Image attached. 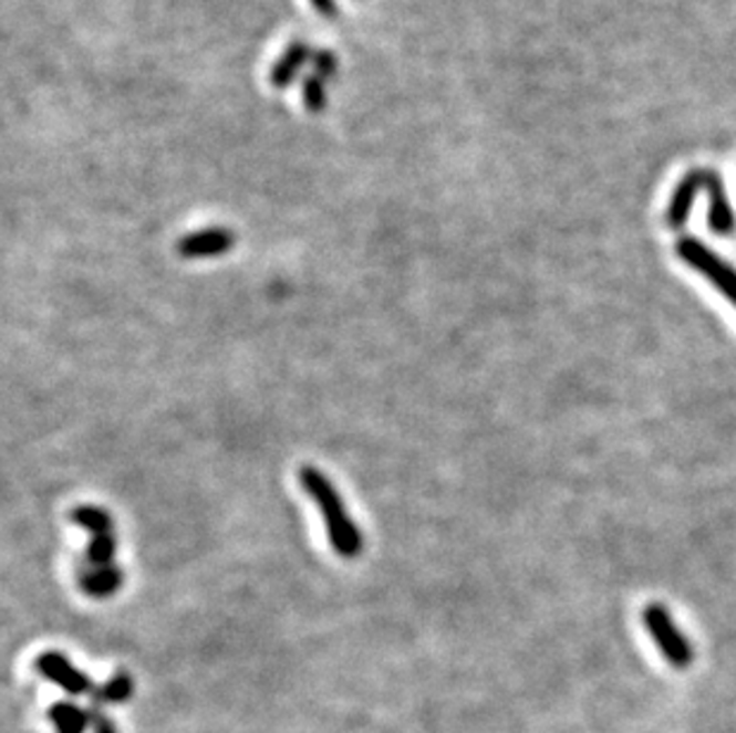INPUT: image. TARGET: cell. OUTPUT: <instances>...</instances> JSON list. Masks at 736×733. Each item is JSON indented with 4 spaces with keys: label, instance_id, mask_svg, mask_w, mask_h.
<instances>
[{
    "label": "cell",
    "instance_id": "1",
    "mask_svg": "<svg viewBox=\"0 0 736 733\" xmlns=\"http://www.w3.org/2000/svg\"><path fill=\"white\" fill-rule=\"evenodd\" d=\"M299 481H301L303 491L312 498V503L318 505V510L322 514L326 536H329V543H332L334 553L346 559H353L363 553V545H365L363 534H360V528L355 526L346 505H343L332 479H329L324 472H320L318 467L303 464L299 470Z\"/></svg>",
    "mask_w": 736,
    "mask_h": 733
},
{
    "label": "cell",
    "instance_id": "2",
    "mask_svg": "<svg viewBox=\"0 0 736 733\" xmlns=\"http://www.w3.org/2000/svg\"><path fill=\"white\" fill-rule=\"evenodd\" d=\"M677 255L682 262H686L688 268L696 270L703 279L719 291V295L736 307V268L729 264L725 258H719L711 245L694 237H682L677 241Z\"/></svg>",
    "mask_w": 736,
    "mask_h": 733
},
{
    "label": "cell",
    "instance_id": "3",
    "mask_svg": "<svg viewBox=\"0 0 736 733\" xmlns=\"http://www.w3.org/2000/svg\"><path fill=\"white\" fill-rule=\"evenodd\" d=\"M644 627L651 633L655 646L661 648L663 658L677 669H684L694 662V646L688 643V638L677 629V624L672 621V615L665 610L663 605H649L641 612Z\"/></svg>",
    "mask_w": 736,
    "mask_h": 733
},
{
    "label": "cell",
    "instance_id": "4",
    "mask_svg": "<svg viewBox=\"0 0 736 733\" xmlns=\"http://www.w3.org/2000/svg\"><path fill=\"white\" fill-rule=\"evenodd\" d=\"M37 672L45 679L55 683L58 689L65 691L72 698H82V695H91L96 691V685L89 679V674H84L82 669H76L65 655L58 652V650H45L37 658Z\"/></svg>",
    "mask_w": 736,
    "mask_h": 733
},
{
    "label": "cell",
    "instance_id": "5",
    "mask_svg": "<svg viewBox=\"0 0 736 733\" xmlns=\"http://www.w3.org/2000/svg\"><path fill=\"white\" fill-rule=\"evenodd\" d=\"M237 245V233L225 227H208L186 233L177 243V253L186 260H206L229 253Z\"/></svg>",
    "mask_w": 736,
    "mask_h": 733
},
{
    "label": "cell",
    "instance_id": "6",
    "mask_svg": "<svg viewBox=\"0 0 736 733\" xmlns=\"http://www.w3.org/2000/svg\"><path fill=\"white\" fill-rule=\"evenodd\" d=\"M706 193L711 196V212H708L711 229L717 233V237H734L736 214L729 202L725 181L719 179V175L713 169H708V177H706Z\"/></svg>",
    "mask_w": 736,
    "mask_h": 733
},
{
    "label": "cell",
    "instance_id": "7",
    "mask_svg": "<svg viewBox=\"0 0 736 733\" xmlns=\"http://www.w3.org/2000/svg\"><path fill=\"white\" fill-rule=\"evenodd\" d=\"M703 171L706 169L688 171V175L680 181L675 193H672L670 206L665 210V224L670 229H682L686 224L688 212H692L696 202V196L703 191Z\"/></svg>",
    "mask_w": 736,
    "mask_h": 733
},
{
    "label": "cell",
    "instance_id": "8",
    "mask_svg": "<svg viewBox=\"0 0 736 733\" xmlns=\"http://www.w3.org/2000/svg\"><path fill=\"white\" fill-rule=\"evenodd\" d=\"M76 582H80V588L86 593V596L107 598L122 588L124 572L120 565H105V567L80 565V569H76Z\"/></svg>",
    "mask_w": 736,
    "mask_h": 733
},
{
    "label": "cell",
    "instance_id": "9",
    "mask_svg": "<svg viewBox=\"0 0 736 733\" xmlns=\"http://www.w3.org/2000/svg\"><path fill=\"white\" fill-rule=\"evenodd\" d=\"M312 55L315 53L310 51V45L305 41H291L287 45V51L274 62V67L270 72V84L274 88H289L296 76H299V72L305 67V62L312 60Z\"/></svg>",
    "mask_w": 736,
    "mask_h": 733
},
{
    "label": "cell",
    "instance_id": "10",
    "mask_svg": "<svg viewBox=\"0 0 736 733\" xmlns=\"http://www.w3.org/2000/svg\"><path fill=\"white\" fill-rule=\"evenodd\" d=\"M49 720L58 733H86L91 726L89 710L70 703V700H62V703L51 705Z\"/></svg>",
    "mask_w": 736,
    "mask_h": 733
},
{
    "label": "cell",
    "instance_id": "11",
    "mask_svg": "<svg viewBox=\"0 0 736 733\" xmlns=\"http://www.w3.org/2000/svg\"><path fill=\"white\" fill-rule=\"evenodd\" d=\"M132 693H134V679L127 672H117L103 685H96V691L91 693V708L103 710L105 705L127 703Z\"/></svg>",
    "mask_w": 736,
    "mask_h": 733
},
{
    "label": "cell",
    "instance_id": "12",
    "mask_svg": "<svg viewBox=\"0 0 736 733\" xmlns=\"http://www.w3.org/2000/svg\"><path fill=\"white\" fill-rule=\"evenodd\" d=\"M70 520H72V524L86 528L91 536L115 532L113 517H110V514L103 507H96V505H76L70 512Z\"/></svg>",
    "mask_w": 736,
    "mask_h": 733
},
{
    "label": "cell",
    "instance_id": "13",
    "mask_svg": "<svg viewBox=\"0 0 736 733\" xmlns=\"http://www.w3.org/2000/svg\"><path fill=\"white\" fill-rule=\"evenodd\" d=\"M115 555H117V532L91 536L86 551H84V557H82V565H89V567L115 565Z\"/></svg>",
    "mask_w": 736,
    "mask_h": 733
},
{
    "label": "cell",
    "instance_id": "14",
    "mask_svg": "<svg viewBox=\"0 0 736 733\" xmlns=\"http://www.w3.org/2000/svg\"><path fill=\"white\" fill-rule=\"evenodd\" d=\"M303 105L305 111L318 115L326 107V88H324V80L318 74H310L303 80Z\"/></svg>",
    "mask_w": 736,
    "mask_h": 733
},
{
    "label": "cell",
    "instance_id": "15",
    "mask_svg": "<svg viewBox=\"0 0 736 733\" xmlns=\"http://www.w3.org/2000/svg\"><path fill=\"white\" fill-rule=\"evenodd\" d=\"M312 67H315V74L322 76V80H332V76L336 74L339 70V60L332 51H318L315 55H312Z\"/></svg>",
    "mask_w": 736,
    "mask_h": 733
},
{
    "label": "cell",
    "instance_id": "16",
    "mask_svg": "<svg viewBox=\"0 0 736 733\" xmlns=\"http://www.w3.org/2000/svg\"><path fill=\"white\" fill-rule=\"evenodd\" d=\"M86 710L91 714V729H93V733H117V726L107 720L103 710L91 708V705Z\"/></svg>",
    "mask_w": 736,
    "mask_h": 733
},
{
    "label": "cell",
    "instance_id": "17",
    "mask_svg": "<svg viewBox=\"0 0 736 733\" xmlns=\"http://www.w3.org/2000/svg\"><path fill=\"white\" fill-rule=\"evenodd\" d=\"M310 6L315 8V12L320 14V18H326V20H334L339 14L336 0H310Z\"/></svg>",
    "mask_w": 736,
    "mask_h": 733
}]
</instances>
